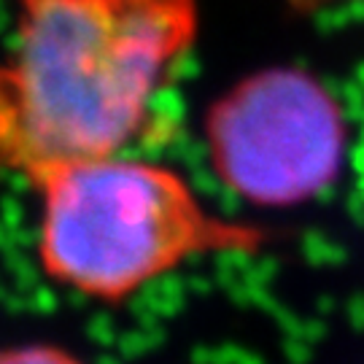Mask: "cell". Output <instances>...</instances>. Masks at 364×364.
<instances>
[{
  "label": "cell",
  "instance_id": "cell-4",
  "mask_svg": "<svg viewBox=\"0 0 364 364\" xmlns=\"http://www.w3.org/2000/svg\"><path fill=\"white\" fill-rule=\"evenodd\" d=\"M0 364H84L78 356L49 343H25L0 351Z\"/></svg>",
  "mask_w": 364,
  "mask_h": 364
},
{
  "label": "cell",
  "instance_id": "cell-5",
  "mask_svg": "<svg viewBox=\"0 0 364 364\" xmlns=\"http://www.w3.org/2000/svg\"><path fill=\"white\" fill-rule=\"evenodd\" d=\"M297 11H311V9H321V6H332V3H346V0H284Z\"/></svg>",
  "mask_w": 364,
  "mask_h": 364
},
{
  "label": "cell",
  "instance_id": "cell-2",
  "mask_svg": "<svg viewBox=\"0 0 364 364\" xmlns=\"http://www.w3.org/2000/svg\"><path fill=\"white\" fill-rule=\"evenodd\" d=\"M36 189L41 270L97 302H124L195 257L267 243L259 227L210 213L181 173L124 151L54 170Z\"/></svg>",
  "mask_w": 364,
  "mask_h": 364
},
{
  "label": "cell",
  "instance_id": "cell-1",
  "mask_svg": "<svg viewBox=\"0 0 364 364\" xmlns=\"http://www.w3.org/2000/svg\"><path fill=\"white\" fill-rule=\"evenodd\" d=\"M200 30L197 0H22L0 57V173L122 154Z\"/></svg>",
  "mask_w": 364,
  "mask_h": 364
},
{
  "label": "cell",
  "instance_id": "cell-3",
  "mask_svg": "<svg viewBox=\"0 0 364 364\" xmlns=\"http://www.w3.org/2000/svg\"><path fill=\"white\" fill-rule=\"evenodd\" d=\"M205 144L219 181L257 208H289L338 181L348 124L318 76L294 65L240 78L205 114Z\"/></svg>",
  "mask_w": 364,
  "mask_h": 364
}]
</instances>
